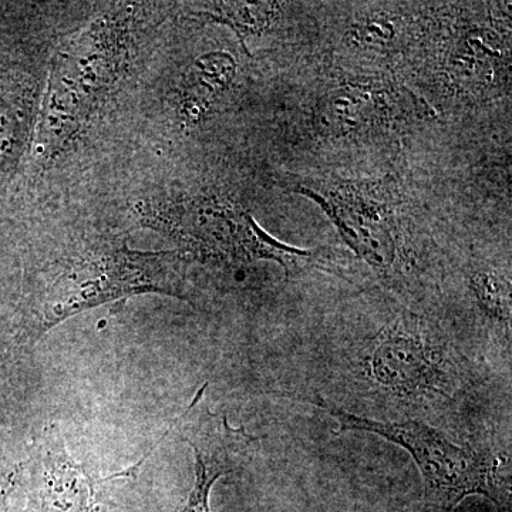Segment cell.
<instances>
[{"mask_svg":"<svg viewBox=\"0 0 512 512\" xmlns=\"http://www.w3.org/2000/svg\"><path fill=\"white\" fill-rule=\"evenodd\" d=\"M183 251H137L116 242H90L40 269L20 325V340L35 346L50 330L106 303L144 293L184 299Z\"/></svg>","mask_w":512,"mask_h":512,"instance_id":"6da1fadb","label":"cell"},{"mask_svg":"<svg viewBox=\"0 0 512 512\" xmlns=\"http://www.w3.org/2000/svg\"><path fill=\"white\" fill-rule=\"evenodd\" d=\"M130 52L128 19L106 18L57 53L37 128L46 157L57 156L82 136L126 72Z\"/></svg>","mask_w":512,"mask_h":512,"instance_id":"7a4b0ae2","label":"cell"},{"mask_svg":"<svg viewBox=\"0 0 512 512\" xmlns=\"http://www.w3.org/2000/svg\"><path fill=\"white\" fill-rule=\"evenodd\" d=\"M339 423V431H365L392 441L409 451L424 481V500L430 511L451 512L468 495H483L498 510H510V477L505 476V458L464 447L420 421L367 420L318 400Z\"/></svg>","mask_w":512,"mask_h":512,"instance_id":"3957f363","label":"cell"},{"mask_svg":"<svg viewBox=\"0 0 512 512\" xmlns=\"http://www.w3.org/2000/svg\"><path fill=\"white\" fill-rule=\"evenodd\" d=\"M137 214L141 224L174 239L187 255L231 265L271 259L286 274L311 256L269 237L247 212L210 198H154L138 205Z\"/></svg>","mask_w":512,"mask_h":512,"instance_id":"277c9868","label":"cell"},{"mask_svg":"<svg viewBox=\"0 0 512 512\" xmlns=\"http://www.w3.org/2000/svg\"><path fill=\"white\" fill-rule=\"evenodd\" d=\"M363 365L372 382L402 397L444 393L450 382L443 349L403 323L377 335Z\"/></svg>","mask_w":512,"mask_h":512,"instance_id":"5b68a950","label":"cell"},{"mask_svg":"<svg viewBox=\"0 0 512 512\" xmlns=\"http://www.w3.org/2000/svg\"><path fill=\"white\" fill-rule=\"evenodd\" d=\"M205 386L188 409L175 420V430L190 444L195 456V483L185 503L175 512H211L210 494L221 477L231 474L248 456L252 439L202 403Z\"/></svg>","mask_w":512,"mask_h":512,"instance_id":"8992f818","label":"cell"},{"mask_svg":"<svg viewBox=\"0 0 512 512\" xmlns=\"http://www.w3.org/2000/svg\"><path fill=\"white\" fill-rule=\"evenodd\" d=\"M318 201L338 227L359 258L380 272L392 271L396 262V245L383 214L373 202L366 204L360 198L345 194H316L315 191H303Z\"/></svg>","mask_w":512,"mask_h":512,"instance_id":"52a82bcc","label":"cell"},{"mask_svg":"<svg viewBox=\"0 0 512 512\" xmlns=\"http://www.w3.org/2000/svg\"><path fill=\"white\" fill-rule=\"evenodd\" d=\"M37 467L45 512H87L93 493L92 478L70 456L56 426L43 431Z\"/></svg>","mask_w":512,"mask_h":512,"instance_id":"ba28073f","label":"cell"},{"mask_svg":"<svg viewBox=\"0 0 512 512\" xmlns=\"http://www.w3.org/2000/svg\"><path fill=\"white\" fill-rule=\"evenodd\" d=\"M235 69L234 57L224 52L208 53L195 60L185 80V114L192 119L201 117L231 84Z\"/></svg>","mask_w":512,"mask_h":512,"instance_id":"9c48e42d","label":"cell"},{"mask_svg":"<svg viewBox=\"0 0 512 512\" xmlns=\"http://www.w3.org/2000/svg\"><path fill=\"white\" fill-rule=\"evenodd\" d=\"M379 111L375 93L363 87H343L329 94L319 107V123L332 134H348L367 126Z\"/></svg>","mask_w":512,"mask_h":512,"instance_id":"30bf717a","label":"cell"},{"mask_svg":"<svg viewBox=\"0 0 512 512\" xmlns=\"http://www.w3.org/2000/svg\"><path fill=\"white\" fill-rule=\"evenodd\" d=\"M29 109L25 97L0 96V178L18 163L29 133Z\"/></svg>","mask_w":512,"mask_h":512,"instance_id":"8fae6325","label":"cell"},{"mask_svg":"<svg viewBox=\"0 0 512 512\" xmlns=\"http://www.w3.org/2000/svg\"><path fill=\"white\" fill-rule=\"evenodd\" d=\"M204 15L231 26L241 37L261 32L269 22L266 3H217Z\"/></svg>","mask_w":512,"mask_h":512,"instance_id":"7c38bea8","label":"cell"},{"mask_svg":"<svg viewBox=\"0 0 512 512\" xmlns=\"http://www.w3.org/2000/svg\"><path fill=\"white\" fill-rule=\"evenodd\" d=\"M471 286L478 302L488 315L503 322L510 319V292H507L497 276L484 271L477 272L471 278Z\"/></svg>","mask_w":512,"mask_h":512,"instance_id":"4fadbf2b","label":"cell"}]
</instances>
